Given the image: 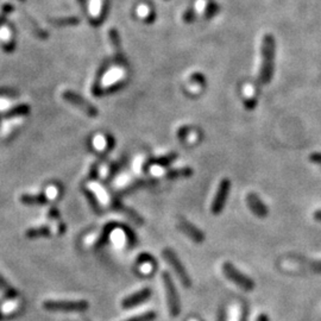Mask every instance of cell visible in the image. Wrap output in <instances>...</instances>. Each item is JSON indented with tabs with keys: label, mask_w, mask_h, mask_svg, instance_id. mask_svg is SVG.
Wrapping results in <instances>:
<instances>
[{
	"label": "cell",
	"mask_w": 321,
	"mask_h": 321,
	"mask_svg": "<svg viewBox=\"0 0 321 321\" xmlns=\"http://www.w3.org/2000/svg\"><path fill=\"white\" fill-rule=\"evenodd\" d=\"M52 25L55 26H67V25H76L80 23L78 17H66V18H57L49 20Z\"/></svg>",
	"instance_id": "obj_15"
},
{
	"label": "cell",
	"mask_w": 321,
	"mask_h": 321,
	"mask_svg": "<svg viewBox=\"0 0 321 321\" xmlns=\"http://www.w3.org/2000/svg\"><path fill=\"white\" fill-rule=\"evenodd\" d=\"M26 237L30 239L34 238H41V237H48L50 235V229L45 228V226H42V228L37 229H30L26 231Z\"/></svg>",
	"instance_id": "obj_14"
},
{
	"label": "cell",
	"mask_w": 321,
	"mask_h": 321,
	"mask_svg": "<svg viewBox=\"0 0 321 321\" xmlns=\"http://www.w3.org/2000/svg\"><path fill=\"white\" fill-rule=\"evenodd\" d=\"M43 307L50 312H83L88 309L89 303L86 300H48Z\"/></svg>",
	"instance_id": "obj_2"
},
{
	"label": "cell",
	"mask_w": 321,
	"mask_h": 321,
	"mask_svg": "<svg viewBox=\"0 0 321 321\" xmlns=\"http://www.w3.org/2000/svg\"><path fill=\"white\" fill-rule=\"evenodd\" d=\"M177 158V153H169V155L160 157V158L153 159L151 162H149V165H158V166H168L170 163H173L174 160Z\"/></svg>",
	"instance_id": "obj_17"
},
{
	"label": "cell",
	"mask_w": 321,
	"mask_h": 321,
	"mask_svg": "<svg viewBox=\"0 0 321 321\" xmlns=\"http://www.w3.org/2000/svg\"><path fill=\"white\" fill-rule=\"evenodd\" d=\"M20 201L25 205H43L48 202V197L44 194H38V195H22Z\"/></svg>",
	"instance_id": "obj_11"
},
{
	"label": "cell",
	"mask_w": 321,
	"mask_h": 321,
	"mask_svg": "<svg viewBox=\"0 0 321 321\" xmlns=\"http://www.w3.org/2000/svg\"><path fill=\"white\" fill-rule=\"evenodd\" d=\"M163 257L168 261V263L172 265L173 269L175 270L177 277H179L181 283L183 284V287L189 288L191 285V280H190L189 275H188L187 273L186 268L183 267L182 262L180 261L179 257H177V254L174 252L172 249H166L165 251H163Z\"/></svg>",
	"instance_id": "obj_5"
},
{
	"label": "cell",
	"mask_w": 321,
	"mask_h": 321,
	"mask_svg": "<svg viewBox=\"0 0 321 321\" xmlns=\"http://www.w3.org/2000/svg\"><path fill=\"white\" fill-rule=\"evenodd\" d=\"M150 296H151V291H150L149 288H144L142 289V291L125 298L123 301H121V306H123L124 308H132V307H136L141 305L143 302H145Z\"/></svg>",
	"instance_id": "obj_10"
},
{
	"label": "cell",
	"mask_w": 321,
	"mask_h": 321,
	"mask_svg": "<svg viewBox=\"0 0 321 321\" xmlns=\"http://www.w3.org/2000/svg\"><path fill=\"white\" fill-rule=\"evenodd\" d=\"M162 280H163V283H165L170 315L174 317L179 316L181 313L180 298H179V294H177L176 287H175V284H174L173 278L172 276H170V274L168 273V271H165V273L162 274Z\"/></svg>",
	"instance_id": "obj_3"
},
{
	"label": "cell",
	"mask_w": 321,
	"mask_h": 321,
	"mask_svg": "<svg viewBox=\"0 0 321 321\" xmlns=\"http://www.w3.org/2000/svg\"><path fill=\"white\" fill-rule=\"evenodd\" d=\"M30 111V107L27 105H19V106L15 107V109L10 110L8 113H6V117H16V116H24V114H27Z\"/></svg>",
	"instance_id": "obj_19"
},
{
	"label": "cell",
	"mask_w": 321,
	"mask_h": 321,
	"mask_svg": "<svg viewBox=\"0 0 321 321\" xmlns=\"http://www.w3.org/2000/svg\"><path fill=\"white\" fill-rule=\"evenodd\" d=\"M257 321H269V319H268V316L265 315V314H261V315L258 316Z\"/></svg>",
	"instance_id": "obj_27"
},
{
	"label": "cell",
	"mask_w": 321,
	"mask_h": 321,
	"mask_svg": "<svg viewBox=\"0 0 321 321\" xmlns=\"http://www.w3.org/2000/svg\"><path fill=\"white\" fill-rule=\"evenodd\" d=\"M219 10L220 9H219L218 3H214V2L207 3V5H206V9H205V18L212 19L213 17L219 12Z\"/></svg>",
	"instance_id": "obj_18"
},
{
	"label": "cell",
	"mask_w": 321,
	"mask_h": 321,
	"mask_svg": "<svg viewBox=\"0 0 321 321\" xmlns=\"http://www.w3.org/2000/svg\"><path fill=\"white\" fill-rule=\"evenodd\" d=\"M0 291L4 293V294L8 296V298L13 299V298H17V296H18V292H17L16 289L13 288L12 285L10 284L9 282L2 276V275H0Z\"/></svg>",
	"instance_id": "obj_13"
},
{
	"label": "cell",
	"mask_w": 321,
	"mask_h": 321,
	"mask_svg": "<svg viewBox=\"0 0 321 321\" xmlns=\"http://www.w3.org/2000/svg\"><path fill=\"white\" fill-rule=\"evenodd\" d=\"M12 11H13V6L11 4H5L4 6H3L2 12H0V25L4 23L6 16H8L9 13L12 12Z\"/></svg>",
	"instance_id": "obj_21"
},
{
	"label": "cell",
	"mask_w": 321,
	"mask_h": 321,
	"mask_svg": "<svg viewBox=\"0 0 321 321\" xmlns=\"http://www.w3.org/2000/svg\"><path fill=\"white\" fill-rule=\"evenodd\" d=\"M230 190H231V181L229 179H224L219 184L217 194H215L214 200L212 202V213L213 214H219L224 209V206L228 201Z\"/></svg>",
	"instance_id": "obj_7"
},
{
	"label": "cell",
	"mask_w": 321,
	"mask_h": 321,
	"mask_svg": "<svg viewBox=\"0 0 321 321\" xmlns=\"http://www.w3.org/2000/svg\"><path fill=\"white\" fill-rule=\"evenodd\" d=\"M65 100H67L69 104L74 105L75 107H78L79 110H81L83 113H86L87 116L89 117H97L99 112H98V109L94 105H92L90 103H88L86 99H83L82 97H80L79 94H76L72 90H66L62 94Z\"/></svg>",
	"instance_id": "obj_6"
},
{
	"label": "cell",
	"mask_w": 321,
	"mask_h": 321,
	"mask_svg": "<svg viewBox=\"0 0 321 321\" xmlns=\"http://www.w3.org/2000/svg\"><path fill=\"white\" fill-rule=\"evenodd\" d=\"M244 106L246 107L247 110H253L254 107L257 106V100L254 99H245V101H244Z\"/></svg>",
	"instance_id": "obj_23"
},
{
	"label": "cell",
	"mask_w": 321,
	"mask_h": 321,
	"mask_svg": "<svg viewBox=\"0 0 321 321\" xmlns=\"http://www.w3.org/2000/svg\"><path fill=\"white\" fill-rule=\"evenodd\" d=\"M22 2H23V0H22Z\"/></svg>",
	"instance_id": "obj_29"
},
{
	"label": "cell",
	"mask_w": 321,
	"mask_h": 321,
	"mask_svg": "<svg viewBox=\"0 0 321 321\" xmlns=\"http://www.w3.org/2000/svg\"><path fill=\"white\" fill-rule=\"evenodd\" d=\"M190 175H193V169L189 168V167H186V168H180V169H173L167 173V177L172 180L182 179V177H188Z\"/></svg>",
	"instance_id": "obj_12"
},
{
	"label": "cell",
	"mask_w": 321,
	"mask_h": 321,
	"mask_svg": "<svg viewBox=\"0 0 321 321\" xmlns=\"http://www.w3.org/2000/svg\"><path fill=\"white\" fill-rule=\"evenodd\" d=\"M78 2L81 4L82 6H86V0H78Z\"/></svg>",
	"instance_id": "obj_28"
},
{
	"label": "cell",
	"mask_w": 321,
	"mask_h": 321,
	"mask_svg": "<svg viewBox=\"0 0 321 321\" xmlns=\"http://www.w3.org/2000/svg\"><path fill=\"white\" fill-rule=\"evenodd\" d=\"M197 19V13H195L194 9H188L183 15V20L186 23H193L194 20Z\"/></svg>",
	"instance_id": "obj_22"
},
{
	"label": "cell",
	"mask_w": 321,
	"mask_h": 321,
	"mask_svg": "<svg viewBox=\"0 0 321 321\" xmlns=\"http://www.w3.org/2000/svg\"><path fill=\"white\" fill-rule=\"evenodd\" d=\"M157 317V314L153 312V310H150V312H146L144 314H141V315H136L134 317H130V319L125 320V321H153Z\"/></svg>",
	"instance_id": "obj_20"
},
{
	"label": "cell",
	"mask_w": 321,
	"mask_h": 321,
	"mask_svg": "<svg viewBox=\"0 0 321 321\" xmlns=\"http://www.w3.org/2000/svg\"><path fill=\"white\" fill-rule=\"evenodd\" d=\"M180 231H182L184 235L189 237V238L195 243H202L205 240V233L201 231L200 229H198L197 226H194L191 222L187 220H181L177 225Z\"/></svg>",
	"instance_id": "obj_9"
},
{
	"label": "cell",
	"mask_w": 321,
	"mask_h": 321,
	"mask_svg": "<svg viewBox=\"0 0 321 321\" xmlns=\"http://www.w3.org/2000/svg\"><path fill=\"white\" fill-rule=\"evenodd\" d=\"M314 219H315L316 221H321V209L314 213Z\"/></svg>",
	"instance_id": "obj_26"
},
{
	"label": "cell",
	"mask_w": 321,
	"mask_h": 321,
	"mask_svg": "<svg viewBox=\"0 0 321 321\" xmlns=\"http://www.w3.org/2000/svg\"><path fill=\"white\" fill-rule=\"evenodd\" d=\"M310 268L315 273H321V261H314L310 263Z\"/></svg>",
	"instance_id": "obj_25"
},
{
	"label": "cell",
	"mask_w": 321,
	"mask_h": 321,
	"mask_svg": "<svg viewBox=\"0 0 321 321\" xmlns=\"http://www.w3.org/2000/svg\"><path fill=\"white\" fill-rule=\"evenodd\" d=\"M246 202H247V206H249V208L251 209V212H252L253 214H256L258 218H265L268 215V213H269V209H268L267 205L261 200L257 194H254V193L247 194Z\"/></svg>",
	"instance_id": "obj_8"
},
{
	"label": "cell",
	"mask_w": 321,
	"mask_h": 321,
	"mask_svg": "<svg viewBox=\"0 0 321 321\" xmlns=\"http://www.w3.org/2000/svg\"><path fill=\"white\" fill-rule=\"evenodd\" d=\"M309 160L315 165H321V152H314L309 155Z\"/></svg>",
	"instance_id": "obj_24"
},
{
	"label": "cell",
	"mask_w": 321,
	"mask_h": 321,
	"mask_svg": "<svg viewBox=\"0 0 321 321\" xmlns=\"http://www.w3.org/2000/svg\"><path fill=\"white\" fill-rule=\"evenodd\" d=\"M110 38H111V42H112V44L114 47V50H116L117 57L123 58V50L120 49V38H119V35H118L116 29L110 30Z\"/></svg>",
	"instance_id": "obj_16"
},
{
	"label": "cell",
	"mask_w": 321,
	"mask_h": 321,
	"mask_svg": "<svg viewBox=\"0 0 321 321\" xmlns=\"http://www.w3.org/2000/svg\"><path fill=\"white\" fill-rule=\"evenodd\" d=\"M262 65L260 69V82L268 85L275 73V57H276V40L271 34L264 35L262 38Z\"/></svg>",
	"instance_id": "obj_1"
},
{
	"label": "cell",
	"mask_w": 321,
	"mask_h": 321,
	"mask_svg": "<svg viewBox=\"0 0 321 321\" xmlns=\"http://www.w3.org/2000/svg\"><path fill=\"white\" fill-rule=\"evenodd\" d=\"M222 271H224L225 276L229 278L230 281H232L236 285H238L239 288H242L243 291L250 292L254 288V282L251 280L250 277H247L246 275L237 269V268L230 262H225L222 264Z\"/></svg>",
	"instance_id": "obj_4"
}]
</instances>
